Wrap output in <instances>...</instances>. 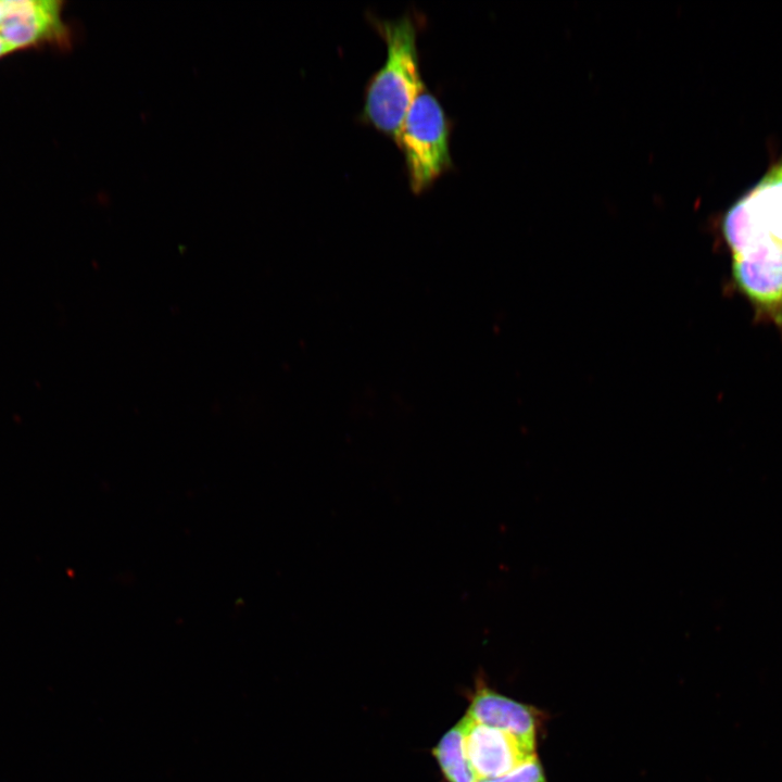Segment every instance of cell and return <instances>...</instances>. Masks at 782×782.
<instances>
[{"instance_id": "9c48e42d", "label": "cell", "mask_w": 782, "mask_h": 782, "mask_svg": "<svg viewBox=\"0 0 782 782\" xmlns=\"http://www.w3.org/2000/svg\"><path fill=\"white\" fill-rule=\"evenodd\" d=\"M478 782H546V778L538 757L533 756L501 777Z\"/></svg>"}, {"instance_id": "277c9868", "label": "cell", "mask_w": 782, "mask_h": 782, "mask_svg": "<svg viewBox=\"0 0 782 782\" xmlns=\"http://www.w3.org/2000/svg\"><path fill=\"white\" fill-rule=\"evenodd\" d=\"M56 0L0 1V36L12 52L39 45L67 47L71 34Z\"/></svg>"}, {"instance_id": "8992f818", "label": "cell", "mask_w": 782, "mask_h": 782, "mask_svg": "<svg viewBox=\"0 0 782 782\" xmlns=\"http://www.w3.org/2000/svg\"><path fill=\"white\" fill-rule=\"evenodd\" d=\"M470 767L479 780L501 777L535 756V744L508 732L478 723L466 715L459 720Z\"/></svg>"}, {"instance_id": "52a82bcc", "label": "cell", "mask_w": 782, "mask_h": 782, "mask_svg": "<svg viewBox=\"0 0 782 782\" xmlns=\"http://www.w3.org/2000/svg\"><path fill=\"white\" fill-rule=\"evenodd\" d=\"M466 716L527 742L535 744L539 727L538 711L529 705L499 694L489 688L476 690L470 699Z\"/></svg>"}, {"instance_id": "3957f363", "label": "cell", "mask_w": 782, "mask_h": 782, "mask_svg": "<svg viewBox=\"0 0 782 782\" xmlns=\"http://www.w3.org/2000/svg\"><path fill=\"white\" fill-rule=\"evenodd\" d=\"M721 230L732 256L764 242L782 244V161L727 211Z\"/></svg>"}, {"instance_id": "30bf717a", "label": "cell", "mask_w": 782, "mask_h": 782, "mask_svg": "<svg viewBox=\"0 0 782 782\" xmlns=\"http://www.w3.org/2000/svg\"><path fill=\"white\" fill-rule=\"evenodd\" d=\"M11 52L12 51L10 50V48L7 46V43L3 41V39L0 36V58L4 56Z\"/></svg>"}, {"instance_id": "7a4b0ae2", "label": "cell", "mask_w": 782, "mask_h": 782, "mask_svg": "<svg viewBox=\"0 0 782 782\" xmlns=\"http://www.w3.org/2000/svg\"><path fill=\"white\" fill-rule=\"evenodd\" d=\"M451 121L426 86L413 101L395 143L404 155L409 188L420 194L451 171Z\"/></svg>"}, {"instance_id": "5b68a950", "label": "cell", "mask_w": 782, "mask_h": 782, "mask_svg": "<svg viewBox=\"0 0 782 782\" xmlns=\"http://www.w3.org/2000/svg\"><path fill=\"white\" fill-rule=\"evenodd\" d=\"M732 275L759 318L782 326V244L765 242L732 256Z\"/></svg>"}, {"instance_id": "ba28073f", "label": "cell", "mask_w": 782, "mask_h": 782, "mask_svg": "<svg viewBox=\"0 0 782 782\" xmlns=\"http://www.w3.org/2000/svg\"><path fill=\"white\" fill-rule=\"evenodd\" d=\"M433 755L447 782H477L466 756L459 721L441 737Z\"/></svg>"}, {"instance_id": "6da1fadb", "label": "cell", "mask_w": 782, "mask_h": 782, "mask_svg": "<svg viewBox=\"0 0 782 782\" xmlns=\"http://www.w3.org/2000/svg\"><path fill=\"white\" fill-rule=\"evenodd\" d=\"M387 46V58L365 88L361 119L398 139L413 101L425 87L417 49L418 20L405 14L396 20L368 17Z\"/></svg>"}]
</instances>
